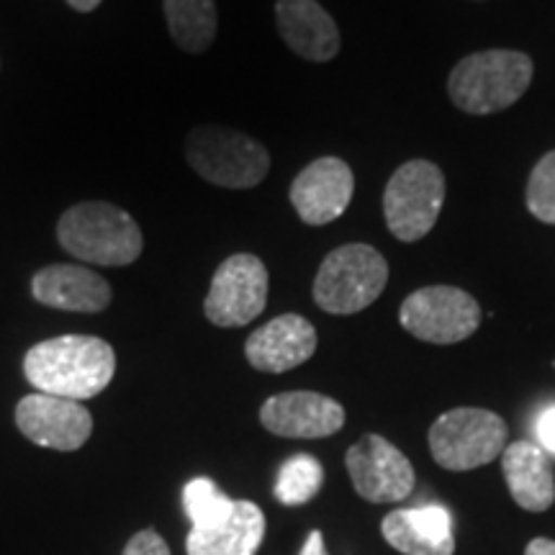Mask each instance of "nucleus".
Wrapping results in <instances>:
<instances>
[{"instance_id":"f257e3e1","label":"nucleus","mask_w":555,"mask_h":555,"mask_svg":"<svg viewBox=\"0 0 555 555\" xmlns=\"http://www.w3.org/2000/svg\"><path fill=\"white\" fill-rule=\"evenodd\" d=\"M26 380L39 393L86 401L99 397L116 373V352L106 339L65 335L34 345L24 358Z\"/></svg>"},{"instance_id":"f03ea898","label":"nucleus","mask_w":555,"mask_h":555,"mask_svg":"<svg viewBox=\"0 0 555 555\" xmlns=\"http://www.w3.org/2000/svg\"><path fill=\"white\" fill-rule=\"evenodd\" d=\"M57 237L73 258L101 268L131 266L144 249L131 214L108 201H86L67 208L60 217Z\"/></svg>"},{"instance_id":"7ed1b4c3","label":"nucleus","mask_w":555,"mask_h":555,"mask_svg":"<svg viewBox=\"0 0 555 555\" xmlns=\"http://www.w3.org/2000/svg\"><path fill=\"white\" fill-rule=\"evenodd\" d=\"M532 82V60L515 50H486L463 57L448 78L450 101L474 116L504 111Z\"/></svg>"},{"instance_id":"20e7f679","label":"nucleus","mask_w":555,"mask_h":555,"mask_svg":"<svg viewBox=\"0 0 555 555\" xmlns=\"http://www.w3.org/2000/svg\"><path fill=\"white\" fill-rule=\"evenodd\" d=\"M388 262L371 245H343L332 249L314 278V301L327 314H358L384 294Z\"/></svg>"},{"instance_id":"39448f33","label":"nucleus","mask_w":555,"mask_h":555,"mask_svg":"<svg viewBox=\"0 0 555 555\" xmlns=\"http://www.w3.org/2000/svg\"><path fill=\"white\" fill-rule=\"evenodd\" d=\"M185 159L219 189L245 191L266 180L270 155L260 142L229 127H198L185 139Z\"/></svg>"},{"instance_id":"423d86ee","label":"nucleus","mask_w":555,"mask_h":555,"mask_svg":"<svg viewBox=\"0 0 555 555\" xmlns=\"http://www.w3.org/2000/svg\"><path fill=\"white\" fill-rule=\"evenodd\" d=\"M506 422L478 406L450 409L429 427V450L446 470H474L491 463L506 448Z\"/></svg>"},{"instance_id":"0eeeda50","label":"nucleus","mask_w":555,"mask_h":555,"mask_svg":"<svg viewBox=\"0 0 555 555\" xmlns=\"http://www.w3.org/2000/svg\"><path fill=\"white\" fill-rule=\"evenodd\" d=\"M446 201V176L429 159L404 163L384 193L386 227L401 242H420L433 232Z\"/></svg>"},{"instance_id":"6e6552de","label":"nucleus","mask_w":555,"mask_h":555,"mask_svg":"<svg viewBox=\"0 0 555 555\" xmlns=\"http://www.w3.org/2000/svg\"><path fill=\"white\" fill-rule=\"evenodd\" d=\"M399 322L409 335L433 345H455L468 339L481 324V307L455 286H427L404 298Z\"/></svg>"},{"instance_id":"1a4fd4ad","label":"nucleus","mask_w":555,"mask_h":555,"mask_svg":"<svg viewBox=\"0 0 555 555\" xmlns=\"http://www.w3.org/2000/svg\"><path fill=\"white\" fill-rule=\"evenodd\" d=\"M268 304V268L255 255L227 258L214 273L204 301L208 322L217 327H245L258 319Z\"/></svg>"},{"instance_id":"9d476101","label":"nucleus","mask_w":555,"mask_h":555,"mask_svg":"<svg viewBox=\"0 0 555 555\" xmlns=\"http://www.w3.org/2000/svg\"><path fill=\"white\" fill-rule=\"evenodd\" d=\"M347 474L365 502L393 504L412 494L414 468L397 446L380 435H365L347 450Z\"/></svg>"},{"instance_id":"9b49d317","label":"nucleus","mask_w":555,"mask_h":555,"mask_svg":"<svg viewBox=\"0 0 555 555\" xmlns=\"http://www.w3.org/2000/svg\"><path fill=\"white\" fill-rule=\"evenodd\" d=\"M16 425L34 446L60 450V453L80 450L93 435V416L82 406V401L39 391L18 401Z\"/></svg>"},{"instance_id":"f8f14e48","label":"nucleus","mask_w":555,"mask_h":555,"mask_svg":"<svg viewBox=\"0 0 555 555\" xmlns=\"http://www.w3.org/2000/svg\"><path fill=\"white\" fill-rule=\"evenodd\" d=\"M356 178L339 157H319L298 172L291 185V204L309 227H324L343 217L352 201Z\"/></svg>"},{"instance_id":"ddd939ff","label":"nucleus","mask_w":555,"mask_h":555,"mask_svg":"<svg viewBox=\"0 0 555 555\" xmlns=\"http://www.w3.org/2000/svg\"><path fill=\"white\" fill-rule=\"evenodd\" d=\"M268 433L294 440H319L343 429L345 409L339 401L317 391H288L270 397L260 409Z\"/></svg>"},{"instance_id":"4468645a","label":"nucleus","mask_w":555,"mask_h":555,"mask_svg":"<svg viewBox=\"0 0 555 555\" xmlns=\"http://www.w3.org/2000/svg\"><path fill=\"white\" fill-rule=\"evenodd\" d=\"M317 352V330L309 319L283 314L270 319L249 335L245 356L255 371L286 373L294 371Z\"/></svg>"},{"instance_id":"2eb2a0df","label":"nucleus","mask_w":555,"mask_h":555,"mask_svg":"<svg viewBox=\"0 0 555 555\" xmlns=\"http://www.w3.org/2000/svg\"><path fill=\"white\" fill-rule=\"evenodd\" d=\"M384 540L401 555H453V517L446 506L425 504L397 509L380 525Z\"/></svg>"},{"instance_id":"dca6fc26","label":"nucleus","mask_w":555,"mask_h":555,"mask_svg":"<svg viewBox=\"0 0 555 555\" xmlns=\"http://www.w3.org/2000/svg\"><path fill=\"white\" fill-rule=\"evenodd\" d=\"M275 18L283 41L298 57L309 62H330L337 57V24L317 0H278Z\"/></svg>"},{"instance_id":"f3484780","label":"nucleus","mask_w":555,"mask_h":555,"mask_svg":"<svg viewBox=\"0 0 555 555\" xmlns=\"http://www.w3.org/2000/svg\"><path fill=\"white\" fill-rule=\"evenodd\" d=\"M31 294L39 304L62 311L99 314L108 309L111 286L99 273L82 266H50L31 281Z\"/></svg>"},{"instance_id":"a211bd4d","label":"nucleus","mask_w":555,"mask_h":555,"mask_svg":"<svg viewBox=\"0 0 555 555\" xmlns=\"http://www.w3.org/2000/svg\"><path fill=\"white\" fill-rule=\"evenodd\" d=\"M502 474L509 494L527 512H545L555 502V478L543 448L519 440L504 448Z\"/></svg>"},{"instance_id":"6ab92c4d","label":"nucleus","mask_w":555,"mask_h":555,"mask_svg":"<svg viewBox=\"0 0 555 555\" xmlns=\"http://www.w3.org/2000/svg\"><path fill=\"white\" fill-rule=\"evenodd\" d=\"M266 538V515L258 504L234 502L227 522L211 530H191L189 555H255Z\"/></svg>"},{"instance_id":"aec40b11","label":"nucleus","mask_w":555,"mask_h":555,"mask_svg":"<svg viewBox=\"0 0 555 555\" xmlns=\"http://www.w3.org/2000/svg\"><path fill=\"white\" fill-rule=\"evenodd\" d=\"M165 18L176 44L189 54H201L217 37V0H165Z\"/></svg>"},{"instance_id":"412c9836","label":"nucleus","mask_w":555,"mask_h":555,"mask_svg":"<svg viewBox=\"0 0 555 555\" xmlns=\"http://www.w3.org/2000/svg\"><path fill=\"white\" fill-rule=\"evenodd\" d=\"M324 483V468L314 455L298 453L281 466L275 481V499L286 506H301L319 494Z\"/></svg>"},{"instance_id":"4be33fe9","label":"nucleus","mask_w":555,"mask_h":555,"mask_svg":"<svg viewBox=\"0 0 555 555\" xmlns=\"http://www.w3.org/2000/svg\"><path fill=\"white\" fill-rule=\"evenodd\" d=\"M183 506L193 530H211L227 522L234 512V499H229L211 478H193L183 489Z\"/></svg>"},{"instance_id":"5701e85b","label":"nucleus","mask_w":555,"mask_h":555,"mask_svg":"<svg viewBox=\"0 0 555 555\" xmlns=\"http://www.w3.org/2000/svg\"><path fill=\"white\" fill-rule=\"evenodd\" d=\"M527 208L543 224H555V150L547 152L530 172Z\"/></svg>"},{"instance_id":"b1692460","label":"nucleus","mask_w":555,"mask_h":555,"mask_svg":"<svg viewBox=\"0 0 555 555\" xmlns=\"http://www.w3.org/2000/svg\"><path fill=\"white\" fill-rule=\"evenodd\" d=\"M124 555H170V547L155 530H142L129 540Z\"/></svg>"},{"instance_id":"393cba45","label":"nucleus","mask_w":555,"mask_h":555,"mask_svg":"<svg viewBox=\"0 0 555 555\" xmlns=\"http://www.w3.org/2000/svg\"><path fill=\"white\" fill-rule=\"evenodd\" d=\"M535 433L540 446H543L547 453L555 455V406H547L545 412H540L535 422Z\"/></svg>"},{"instance_id":"a878e982","label":"nucleus","mask_w":555,"mask_h":555,"mask_svg":"<svg viewBox=\"0 0 555 555\" xmlns=\"http://www.w3.org/2000/svg\"><path fill=\"white\" fill-rule=\"evenodd\" d=\"M298 555H327V547H324L322 532H319V530H314V532H309L307 543H304V547H301V553H298Z\"/></svg>"},{"instance_id":"bb28decb","label":"nucleus","mask_w":555,"mask_h":555,"mask_svg":"<svg viewBox=\"0 0 555 555\" xmlns=\"http://www.w3.org/2000/svg\"><path fill=\"white\" fill-rule=\"evenodd\" d=\"M525 555H555V540L535 538L530 545H527Z\"/></svg>"},{"instance_id":"cd10ccee","label":"nucleus","mask_w":555,"mask_h":555,"mask_svg":"<svg viewBox=\"0 0 555 555\" xmlns=\"http://www.w3.org/2000/svg\"><path fill=\"white\" fill-rule=\"evenodd\" d=\"M67 3H69V9H75L80 13H90V11L99 9L103 0H67Z\"/></svg>"}]
</instances>
